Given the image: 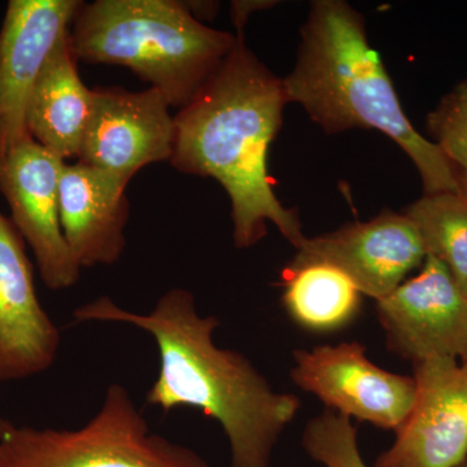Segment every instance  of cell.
<instances>
[{
  "mask_svg": "<svg viewBox=\"0 0 467 467\" xmlns=\"http://www.w3.org/2000/svg\"><path fill=\"white\" fill-rule=\"evenodd\" d=\"M73 319L130 325L149 333L158 344L160 368L147 404L162 413L201 409L217 420L229 441L230 467L272 465L281 436L299 413L300 399L276 391L243 353L216 346L220 318L202 316L192 292L171 288L149 313L100 296L78 306Z\"/></svg>",
  "mask_w": 467,
  "mask_h": 467,
  "instance_id": "cell-1",
  "label": "cell"
},
{
  "mask_svg": "<svg viewBox=\"0 0 467 467\" xmlns=\"http://www.w3.org/2000/svg\"><path fill=\"white\" fill-rule=\"evenodd\" d=\"M236 36L223 66L174 117L171 164L181 173L223 184L232 202L236 248L254 247L272 223L299 250L306 236L296 213L273 192L266 165L290 103L284 78L254 57L243 33Z\"/></svg>",
  "mask_w": 467,
  "mask_h": 467,
  "instance_id": "cell-2",
  "label": "cell"
},
{
  "mask_svg": "<svg viewBox=\"0 0 467 467\" xmlns=\"http://www.w3.org/2000/svg\"><path fill=\"white\" fill-rule=\"evenodd\" d=\"M284 84L288 101L300 104L326 133L374 129L391 138L413 161L425 195L460 193L456 167L409 121L368 43L364 17L348 3H312L296 66Z\"/></svg>",
  "mask_w": 467,
  "mask_h": 467,
  "instance_id": "cell-3",
  "label": "cell"
},
{
  "mask_svg": "<svg viewBox=\"0 0 467 467\" xmlns=\"http://www.w3.org/2000/svg\"><path fill=\"white\" fill-rule=\"evenodd\" d=\"M69 39L77 60L129 67L181 109L238 36L205 26L180 0H97L82 3Z\"/></svg>",
  "mask_w": 467,
  "mask_h": 467,
  "instance_id": "cell-4",
  "label": "cell"
},
{
  "mask_svg": "<svg viewBox=\"0 0 467 467\" xmlns=\"http://www.w3.org/2000/svg\"><path fill=\"white\" fill-rule=\"evenodd\" d=\"M0 467H211L198 451L150 430L128 389L112 383L76 430L34 429L0 418Z\"/></svg>",
  "mask_w": 467,
  "mask_h": 467,
  "instance_id": "cell-5",
  "label": "cell"
},
{
  "mask_svg": "<svg viewBox=\"0 0 467 467\" xmlns=\"http://www.w3.org/2000/svg\"><path fill=\"white\" fill-rule=\"evenodd\" d=\"M290 377L327 410L392 431L400 429L416 400L414 378L377 367L358 342L295 350Z\"/></svg>",
  "mask_w": 467,
  "mask_h": 467,
  "instance_id": "cell-6",
  "label": "cell"
},
{
  "mask_svg": "<svg viewBox=\"0 0 467 467\" xmlns=\"http://www.w3.org/2000/svg\"><path fill=\"white\" fill-rule=\"evenodd\" d=\"M422 270L377 301L389 348L416 362L467 361V296L451 270L427 254Z\"/></svg>",
  "mask_w": 467,
  "mask_h": 467,
  "instance_id": "cell-7",
  "label": "cell"
},
{
  "mask_svg": "<svg viewBox=\"0 0 467 467\" xmlns=\"http://www.w3.org/2000/svg\"><path fill=\"white\" fill-rule=\"evenodd\" d=\"M66 162L34 140L0 158V193L32 248L43 284L52 291L73 287L81 275L60 223L58 187Z\"/></svg>",
  "mask_w": 467,
  "mask_h": 467,
  "instance_id": "cell-8",
  "label": "cell"
},
{
  "mask_svg": "<svg viewBox=\"0 0 467 467\" xmlns=\"http://www.w3.org/2000/svg\"><path fill=\"white\" fill-rule=\"evenodd\" d=\"M416 400L373 467H459L467 459V361L413 364Z\"/></svg>",
  "mask_w": 467,
  "mask_h": 467,
  "instance_id": "cell-9",
  "label": "cell"
},
{
  "mask_svg": "<svg viewBox=\"0 0 467 467\" xmlns=\"http://www.w3.org/2000/svg\"><path fill=\"white\" fill-rule=\"evenodd\" d=\"M156 88H92V110L77 161L130 181L140 169L171 162L175 121Z\"/></svg>",
  "mask_w": 467,
  "mask_h": 467,
  "instance_id": "cell-10",
  "label": "cell"
},
{
  "mask_svg": "<svg viewBox=\"0 0 467 467\" xmlns=\"http://www.w3.org/2000/svg\"><path fill=\"white\" fill-rule=\"evenodd\" d=\"M79 0H11L0 29V158L33 140L27 107L57 43L69 32Z\"/></svg>",
  "mask_w": 467,
  "mask_h": 467,
  "instance_id": "cell-11",
  "label": "cell"
},
{
  "mask_svg": "<svg viewBox=\"0 0 467 467\" xmlns=\"http://www.w3.org/2000/svg\"><path fill=\"white\" fill-rule=\"evenodd\" d=\"M426 256L420 234L407 214L382 213L306 238L288 266L321 263L337 267L362 295L378 301L395 291Z\"/></svg>",
  "mask_w": 467,
  "mask_h": 467,
  "instance_id": "cell-12",
  "label": "cell"
},
{
  "mask_svg": "<svg viewBox=\"0 0 467 467\" xmlns=\"http://www.w3.org/2000/svg\"><path fill=\"white\" fill-rule=\"evenodd\" d=\"M60 344V330L36 295L26 241L0 213V382L45 373Z\"/></svg>",
  "mask_w": 467,
  "mask_h": 467,
  "instance_id": "cell-13",
  "label": "cell"
},
{
  "mask_svg": "<svg viewBox=\"0 0 467 467\" xmlns=\"http://www.w3.org/2000/svg\"><path fill=\"white\" fill-rule=\"evenodd\" d=\"M130 181L84 162H66L58 187L64 238L79 267L113 265L126 248Z\"/></svg>",
  "mask_w": 467,
  "mask_h": 467,
  "instance_id": "cell-14",
  "label": "cell"
},
{
  "mask_svg": "<svg viewBox=\"0 0 467 467\" xmlns=\"http://www.w3.org/2000/svg\"><path fill=\"white\" fill-rule=\"evenodd\" d=\"M77 63L67 32L43 66L27 107L30 137L64 161L78 159L92 110V88Z\"/></svg>",
  "mask_w": 467,
  "mask_h": 467,
  "instance_id": "cell-15",
  "label": "cell"
},
{
  "mask_svg": "<svg viewBox=\"0 0 467 467\" xmlns=\"http://www.w3.org/2000/svg\"><path fill=\"white\" fill-rule=\"evenodd\" d=\"M284 306L300 327L331 333L350 324L361 308V296L348 275L327 264L287 266Z\"/></svg>",
  "mask_w": 467,
  "mask_h": 467,
  "instance_id": "cell-16",
  "label": "cell"
},
{
  "mask_svg": "<svg viewBox=\"0 0 467 467\" xmlns=\"http://www.w3.org/2000/svg\"><path fill=\"white\" fill-rule=\"evenodd\" d=\"M425 245L451 270L462 290L467 288V202L459 193L423 195L407 209Z\"/></svg>",
  "mask_w": 467,
  "mask_h": 467,
  "instance_id": "cell-17",
  "label": "cell"
},
{
  "mask_svg": "<svg viewBox=\"0 0 467 467\" xmlns=\"http://www.w3.org/2000/svg\"><path fill=\"white\" fill-rule=\"evenodd\" d=\"M301 447L325 467H368L359 451L358 429L352 420L327 409L308 420Z\"/></svg>",
  "mask_w": 467,
  "mask_h": 467,
  "instance_id": "cell-18",
  "label": "cell"
},
{
  "mask_svg": "<svg viewBox=\"0 0 467 467\" xmlns=\"http://www.w3.org/2000/svg\"><path fill=\"white\" fill-rule=\"evenodd\" d=\"M427 129L448 160L467 173V109L451 95L427 116Z\"/></svg>",
  "mask_w": 467,
  "mask_h": 467,
  "instance_id": "cell-19",
  "label": "cell"
},
{
  "mask_svg": "<svg viewBox=\"0 0 467 467\" xmlns=\"http://www.w3.org/2000/svg\"><path fill=\"white\" fill-rule=\"evenodd\" d=\"M232 18L238 33H243V27L247 24L252 12L272 7L273 2L264 0H239L232 3Z\"/></svg>",
  "mask_w": 467,
  "mask_h": 467,
  "instance_id": "cell-20",
  "label": "cell"
},
{
  "mask_svg": "<svg viewBox=\"0 0 467 467\" xmlns=\"http://www.w3.org/2000/svg\"><path fill=\"white\" fill-rule=\"evenodd\" d=\"M186 3L187 8L192 12V16L196 20L201 21L202 18H207L212 20L214 15H216L218 3L216 2H184Z\"/></svg>",
  "mask_w": 467,
  "mask_h": 467,
  "instance_id": "cell-21",
  "label": "cell"
},
{
  "mask_svg": "<svg viewBox=\"0 0 467 467\" xmlns=\"http://www.w3.org/2000/svg\"><path fill=\"white\" fill-rule=\"evenodd\" d=\"M450 95L457 101V103H460L461 106L465 107L467 109V79L461 82V84L457 86Z\"/></svg>",
  "mask_w": 467,
  "mask_h": 467,
  "instance_id": "cell-22",
  "label": "cell"
},
{
  "mask_svg": "<svg viewBox=\"0 0 467 467\" xmlns=\"http://www.w3.org/2000/svg\"><path fill=\"white\" fill-rule=\"evenodd\" d=\"M457 180H459V195L467 202V173L466 171H457Z\"/></svg>",
  "mask_w": 467,
  "mask_h": 467,
  "instance_id": "cell-23",
  "label": "cell"
},
{
  "mask_svg": "<svg viewBox=\"0 0 467 467\" xmlns=\"http://www.w3.org/2000/svg\"><path fill=\"white\" fill-rule=\"evenodd\" d=\"M459 467H467V459Z\"/></svg>",
  "mask_w": 467,
  "mask_h": 467,
  "instance_id": "cell-24",
  "label": "cell"
},
{
  "mask_svg": "<svg viewBox=\"0 0 467 467\" xmlns=\"http://www.w3.org/2000/svg\"><path fill=\"white\" fill-rule=\"evenodd\" d=\"M466 296H467V288H466Z\"/></svg>",
  "mask_w": 467,
  "mask_h": 467,
  "instance_id": "cell-25",
  "label": "cell"
}]
</instances>
